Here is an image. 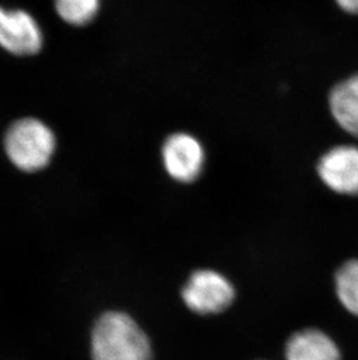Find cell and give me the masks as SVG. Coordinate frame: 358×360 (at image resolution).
<instances>
[{
    "instance_id": "obj_1",
    "label": "cell",
    "mask_w": 358,
    "mask_h": 360,
    "mask_svg": "<svg viewBox=\"0 0 358 360\" xmlns=\"http://www.w3.org/2000/svg\"><path fill=\"white\" fill-rule=\"evenodd\" d=\"M93 360H152L148 337L132 317L108 311L99 317L92 330Z\"/></svg>"
},
{
    "instance_id": "obj_2",
    "label": "cell",
    "mask_w": 358,
    "mask_h": 360,
    "mask_svg": "<svg viewBox=\"0 0 358 360\" xmlns=\"http://www.w3.org/2000/svg\"><path fill=\"white\" fill-rule=\"evenodd\" d=\"M5 152L14 166L34 173L51 162L56 148V138L44 122L24 118L13 122L5 134Z\"/></svg>"
},
{
    "instance_id": "obj_3",
    "label": "cell",
    "mask_w": 358,
    "mask_h": 360,
    "mask_svg": "<svg viewBox=\"0 0 358 360\" xmlns=\"http://www.w3.org/2000/svg\"><path fill=\"white\" fill-rule=\"evenodd\" d=\"M183 300L190 310L200 315L221 313L233 303L235 290L220 273L200 269L190 276L182 290Z\"/></svg>"
},
{
    "instance_id": "obj_4",
    "label": "cell",
    "mask_w": 358,
    "mask_h": 360,
    "mask_svg": "<svg viewBox=\"0 0 358 360\" xmlns=\"http://www.w3.org/2000/svg\"><path fill=\"white\" fill-rule=\"evenodd\" d=\"M44 35L34 18L24 10L0 7V47L18 56L41 51Z\"/></svg>"
},
{
    "instance_id": "obj_5",
    "label": "cell",
    "mask_w": 358,
    "mask_h": 360,
    "mask_svg": "<svg viewBox=\"0 0 358 360\" xmlns=\"http://www.w3.org/2000/svg\"><path fill=\"white\" fill-rule=\"evenodd\" d=\"M163 165L173 180L191 184L203 170L205 153L201 143L187 133H175L162 148Z\"/></svg>"
},
{
    "instance_id": "obj_6",
    "label": "cell",
    "mask_w": 358,
    "mask_h": 360,
    "mask_svg": "<svg viewBox=\"0 0 358 360\" xmlns=\"http://www.w3.org/2000/svg\"><path fill=\"white\" fill-rule=\"evenodd\" d=\"M318 174L329 189L341 195H358V147L338 146L319 161Z\"/></svg>"
},
{
    "instance_id": "obj_7",
    "label": "cell",
    "mask_w": 358,
    "mask_h": 360,
    "mask_svg": "<svg viewBox=\"0 0 358 360\" xmlns=\"http://www.w3.org/2000/svg\"><path fill=\"white\" fill-rule=\"evenodd\" d=\"M286 360H341L340 350L331 337L319 330L294 333L285 347Z\"/></svg>"
},
{
    "instance_id": "obj_8",
    "label": "cell",
    "mask_w": 358,
    "mask_h": 360,
    "mask_svg": "<svg viewBox=\"0 0 358 360\" xmlns=\"http://www.w3.org/2000/svg\"><path fill=\"white\" fill-rule=\"evenodd\" d=\"M329 108L338 126L358 138V75L340 82L331 89Z\"/></svg>"
},
{
    "instance_id": "obj_9",
    "label": "cell",
    "mask_w": 358,
    "mask_h": 360,
    "mask_svg": "<svg viewBox=\"0 0 358 360\" xmlns=\"http://www.w3.org/2000/svg\"><path fill=\"white\" fill-rule=\"evenodd\" d=\"M335 288L345 309L358 316V260L345 262L335 276Z\"/></svg>"
},
{
    "instance_id": "obj_10",
    "label": "cell",
    "mask_w": 358,
    "mask_h": 360,
    "mask_svg": "<svg viewBox=\"0 0 358 360\" xmlns=\"http://www.w3.org/2000/svg\"><path fill=\"white\" fill-rule=\"evenodd\" d=\"M100 0H55V8L62 20L72 26H85L98 13Z\"/></svg>"
},
{
    "instance_id": "obj_11",
    "label": "cell",
    "mask_w": 358,
    "mask_h": 360,
    "mask_svg": "<svg viewBox=\"0 0 358 360\" xmlns=\"http://www.w3.org/2000/svg\"><path fill=\"white\" fill-rule=\"evenodd\" d=\"M338 7L347 13L358 15V0H335Z\"/></svg>"
}]
</instances>
